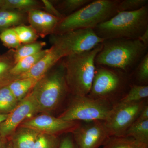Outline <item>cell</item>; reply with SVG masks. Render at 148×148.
Returning <instances> with one entry per match:
<instances>
[{"mask_svg":"<svg viewBox=\"0 0 148 148\" xmlns=\"http://www.w3.org/2000/svg\"><path fill=\"white\" fill-rule=\"evenodd\" d=\"M95 58L96 66H105L130 74L145 56L148 47L139 39L104 40Z\"/></svg>","mask_w":148,"mask_h":148,"instance_id":"6da1fadb","label":"cell"},{"mask_svg":"<svg viewBox=\"0 0 148 148\" xmlns=\"http://www.w3.org/2000/svg\"><path fill=\"white\" fill-rule=\"evenodd\" d=\"M30 92L38 113L49 114L58 108L70 93L62 58L38 80Z\"/></svg>","mask_w":148,"mask_h":148,"instance_id":"7a4b0ae2","label":"cell"},{"mask_svg":"<svg viewBox=\"0 0 148 148\" xmlns=\"http://www.w3.org/2000/svg\"><path fill=\"white\" fill-rule=\"evenodd\" d=\"M148 29V5L135 11L118 12L93 29L104 40L138 39Z\"/></svg>","mask_w":148,"mask_h":148,"instance_id":"3957f363","label":"cell"},{"mask_svg":"<svg viewBox=\"0 0 148 148\" xmlns=\"http://www.w3.org/2000/svg\"><path fill=\"white\" fill-rule=\"evenodd\" d=\"M102 47L101 44L91 50L62 58L66 82L72 95H88L95 76V57Z\"/></svg>","mask_w":148,"mask_h":148,"instance_id":"277c9868","label":"cell"},{"mask_svg":"<svg viewBox=\"0 0 148 148\" xmlns=\"http://www.w3.org/2000/svg\"><path fill=\"white\" fill-rule=\"evenodd\" d=\"M120 0H95L58 22L53 34H61L79 29H94L118 12Z\"/></svg>","mask_w":148,"mask_h":148,"instance_id":"5b68a950","label":"cell"},{"mask_svg":"<svg viewBox=\"0 0 148 148\" xmlns=\"http://www.w3.org/2000/svg\"><path fill=\"white\" fill-rule=\"evenodd\" d=\"M131 81L130 74L118 69L96 66L95 76L88 95L114 104L112 101L123 97V93L129 90Z\"/></svg>","mask_w":148,"mask_h":148,"instance_id":"8992f818","label":"cell"},{"mask_svg":"<svg viewBox=\"0 0 148 148\" xmlns=\"http://www.w3.org/2000/svg\"><path fill=\"white\" fill-rule=\"evenodd\" d=\"M113 105L106 100L88 95H72L69 106L58 117L70 121H105Z\"/></svg>","mask_w":148,"mask_h":148,"instance_id":"52a82bcc","label":"cell"},{"mask_svg":"<svg viewBox=\"0 0 148 148\" xmlns=\"http://www.w3.org/2000/svg\"><path fill=\"white\" fill-rule=\"evenodd\" d=\"M51 43L63 58L93 49L104 40L99 38L92 29H79L61 34H52Z\"/></svg>","mask_w":148,"mask_h":148,"instance_id":"ba28073f","label":"cell"},{"mask_svg":"<svg viewBox=\"0 0 148 148\" xmlns=\"http://www.w3.org/2000/svg\"><path fill=\"white\" fill-rule=\"evenodd\" d=\"M145 100L130 103L114 104L105 122L110 136L124 135L147 105Z\"/></svg>","mask_w":148,"mask_h":148,"instance_id":"9c48e42d","label":"cell"},{"mask_svg":"<svg viewBox=\"0 0 148 148\" xmlns=\"http://www.w3.org/2000/svg\"><path fill=\"white\" fill-rule=\"evenodd\" d=\"M78 148H99L110 136L103 121L80 122L71 132Z\"/></svg>","mask_w":148,"mask_h":148,"instance_id":"30bf717a","label":"cell"},{"mask_svg":"<svg viewBox=\"0 0 148 148\" xmlns=\"http://www.w3.org/2000/svg\"><path fill=\"white\" fill-rule=\"evenodd\" d=\"M79 121H70L47 114L34 116L24 120L19 126L29 127L40 133L58 136L63 133L71 132Z\"/></svg>","mask_w":148,"mask_h":148,"instance_id":"8fae6325","label":"cell"},{"mask_svg":"<svg viewBox=\"0 0 148 148\" xmlns=\"http://www.w3.org/2000/svg\"><path fill=\"white\" fill-rule=\"evenodd\" d=\"M38 113L36 105L29 92L8 114L6 119L0 123V135L8 138L25 120Z\"/></svg>","mask_w":148,"mask_h":148,"instance_id":"7c38bea8","label":"cell"},{"mask_svg":"<svg viewBox=\"0 0 148 148\" xmlns=\"http://www.w3.org/2000/svg\"><path fill=\"white\" fill-rule=\"evenodd\" d=\"M28 21L38 36L44 38L53 34L61 19L45 11L34 10L27 13Z\"/></svg>","mask_w":148,"mask_h":148,"instance_id":"4fadbf2b","label":"cell"},{"mask_svg":"<svg viewBox=\"0 0 148 148\" xmlns=\"http://www.w3.org/2000/svg\"><path fill=\"white\" fill-rule=\"evenodd\" d=\"M63 58L57 49L51 46L48 52L33 68L27 73L19 76L16 79L30 78L39 79Z\"/></svg>","mask_w":148,"mask_h":148,"instance_id":"5bb4252c","label":"cell"},{"mask_svg":"<svg viewBox=\"0 0 148 148\" xmlns=\"http://www.w3.org/2000/svg\"><path fill=\"white\" fill-rule=\"evenodd\" d=\"M39 134L34 130L19 126L8 139L13 148H33Z\"/></svg>","mask_w":148,"mask_h":148,"instance_id":"9a60e30c","label":"cell"},{"mask_svg":"<svg viewBox=\"0 0 148 148\" xmlns=\"http://www.w3.org/2000/svg\"><path fill=\"white\" fill-rule=\"evenodd\" d=\"M14 50L11 49L0 54V88L8 86L17 79L11 73L12 69L15 64L14 57Z\"/></svg>","mask_w":148,"mask_h":148,"instance_id":"2e32d148","label":"cell"},{"mask_svg":"<svg viewBox=\"0 0 148 148\" xmlns=\"http://www.w3.org/2000/svg\"><path fill=\"white\" fill-rule=\"evenodd\" d=\"M27 13L12 10L0 9V33L6 29L24 25Z\"/></svg>","mask_w":148,"mask_h":148,"instance_id":"e0dca14e","label":"cell"},{"mask_svg":"<svg viewBox=\"0 0 148 148\" xmlns=\"http://www.w3.org/2000/svg\"><path fill=\"white\" fill-rule=\"evenodd\" d=\"M39 79H17L8 86L16 100L20 102L31 92Z\"/></svg>","mask_w":148,"mask_h":148,"instance_id":"ac0fdd59","label":"cell"},{"mask_svg":"<svg viewBox=\"0 0 148 148\" xmlns=\"http://www.w3.org/2000/svg\"><path fill=\"white\" fill-rule=\"evenodd\" d=\"M48 49H42L36 54L27 56L16 62L11 70V73L18 77L27 73L37 64L48 52Z\"/></svg>","mask_w":148,"mask_h":148,"instance_id":"d6986e66","label":"cell"},{"mask_svg":"<svg viewBox=\"0 0 148 148\" xmlns=\"http://www.w3.org/2000/svg\"><path fill=\"white\" fill-rule=\"evenodd\" d=\"M103 148H148L134 138L126 135L109 136L103 145Z\"/></svg>","mask_w":148,"mask_h":148,"instance_id":"ffe728a7","label":"cell"},{"mask_svg":"<svg viewBox=\"0 0 148 148\" xmlns=\"http://www.w3.org/2000/svg\"><path fill=\"white\" fill-rule=\"evenodd\" d=\"M124 135L132 137L138 143L148 147V120L135 121L127 129Z\"/></svg>","mask_w":148,"mask_h":148,"instance_id":"44dd1931","label":"cell"},{"mask_svg":"<svg viewBox=\"0 0 148 148\" xmlns=\"http://www.w3.org/2000/svg\"><path fill=\"white\" fill-rule=\"evenodd\" d=\"M148 97V85H140L132 83L129 90L118 102L130 103L145 100Z\"/></svg>","mask_w":148,"mask_h":148,"instance_id":"7402d4cb","label":"cell"},{"mask_svg":"<svg viewBox=\"0 0 148 148\" xmlns=\"http://www.w3.org/2000/svg\"><path fill=\"white\" fill-rule=\"evenodd\" d=\"M40 3L35 0H5L2 8L28 13L30 11L39 9Z\"/></svg>","mask_w":148,"mask_h":148,"instance_id":"603a6c76","label":"cell"},{"mask_svg":"<svg viewBox=\"0 0 148 148\" xmlns=\"http://www.w3.org/2000/svg\"><path fill=\"white\" fill-rule=\"evenodd\" d=\"M18 103L8 86L0 88V114H9Z\"/></svg>","mask_w":148,"mask_h":148,"instance_id":"cb8c5ba5","label":"cell"},{"mask_svg":"<svg viewBox=\"0 0 148 148\" xmlns=\"http://www.w3.org/2000/svg\"><path fill=\"white\" fill-rule=\"evenodd\" d=\"M46 44L44 42H35L21 45L14 49V57L15 64L18 61L27 56L34 55L42 50Z\"/></svg>","mask_w":148,"mask_h":148,"instance_id":"d4e9b609","label":"cell"},{"mask_svg":"<svg viewBox=\"0 0 148 148\" xmlns=\"http://www.w3.org/2000/svg\"><path fill=\"white\" fill-rule=\"evenodd\" d=\"M92 0H64L61 1L56 8L64 16H68L91 2Z\"/></svg>","mask_w":148,"mask_h":148,"instance_id":"484cf974","label":"cell"},{"mask_svg":"<svg viewBox=\"0 0 148 148\" xmlns=\"http://www.w3.org/2000/svg\"><path fill=\"white\" fill-rule=\"evenodd\" d=\"M13 28L21 44L35 42L38 38V36L30 26L24 24Z\"/></svg>","mask_w":148,"mask_h":148,"instance_id":"4316f807","label":"cell"},{"mask_svg":"<svg viewBox=\"0 0 148 148\" xmlns=\"http://www.w3.org/2000/svg\"><path fill=\"white\" fill-rule=\"evenodd\" d=\"M134 70L135 79L137 82L135 84L148 85V53L145 56Z\"/></svg>","mask_w":148,"mask_h":148,"instance_id":"83f0119b","label":"cell"},{"mask_svg":"<svg viewBox=\"0 0 148 148\" xmlns=\"http://www.w3.org/2000/svg\"><path fill=\"white\" fill-rule=\"evenodd\" d=\"M60 139L56 135L40 133L33 148H59Z\"/></svg>","mask_w":148,"mask_h":148,"instance_id":"f1b7e54d","label":"cell"},{"mask_svg":"<svg viewBox=\"0 0 148 148\" xmlns=\"http://www.w3.org/2000/svg\"><path fill=\"white\" fill-rule=\"evenodd\" d=\"M0 40L4 45L10 49H16L21 45L13 28L6 29L0 33Z\"/></svg>","mask_w":148,"mask_h":148,"instance_id":"f546056e","label":"cell"},{"mask_svg":"<svg viewBox=\"0 0 148 148\" xmlns=\"http://www.w3.org/2000/svg\"><path fill=\"white\" fill-rule=\"evenodd\" d=\"M148 5V0H123L120 1L118 12L135 11Z\"/></svg>","mask_w":148,"mask_h":148,"instance_id":"4dcf8cb0","label":"cell"},{"mask_svg":"<svg viewBox=\"0 0 148 148\" xmlns=\"http://www.w3.org/2000/svg\"><path fill=\"white\" fill-rule=\"evenodd\" d=\"M41 3L47 13L61 19L64 18V16L60 13L51 2L48 0H42Z\"/></svg>","mask_w":148,"mask_h":148,"instance_id":"1f68e13d","label":"cell"},{"mask_svg":"<svg viewBox=\"0 0 148 148\" xmlns=\"http://www.w3.org/2000/svg\"><path fill=\"white\" fill-rule=\"evenodd\" d=\"M59 148H78L72 135H67L60 139Z\"/></svg>","mask_w":148,"mask_h":148,"instance_id":"d6a6232c","label":"cell"},{"mask_svg":"<svg viewBox=\"0 0 148 148\" xmlns=\"http://www.w3.org/2000/svg\"><path fill=\"white\" fill-rule=\"evenodd\" d=\"M147 120H148V106L147 104L140 112L135 121L141 122Z\"/></svg>","mask_w":148,"mask_h":148,"instance_id":"836d02e7","label":"cell"},{"mask_svg":"<svg viewBox=\"0 0 148 148\" xmlns=\"http://www.w3.org/2000/svg\"><path fill=\"white\" fill-rule=\"evenodd\" d=\"M138 39L140 40L144 45L148 47V29L140 36Z\"/></svg>","mask_w":148,"mask_h":148,"instance_id":"e575fe53","label":"cell"},{"mask_svg":"<svg viewBox=\"0 0 148 148\" xmlns=\"http://www.w3.org/2000/svg\"><path fill=\"white\" fill-rule=\"evenodd\" d=\"M8 142V138H3L0 135V148H7Z\"/></svg>","mask_w":148,"mask_h":148,"instance_id":"d590c367","label":"cell"},{"mask_svg":"<svg viewBox=\"0 0 148 148\" xmlns=\"http://www.w3.org/2000/svg\"><path fill=\"white\" fill-rule=\"evenodd\" d=\"M8 114H0V123H2L3 121H4L7 117Z\"/></svg>","mask_w":148,"mask_h":148,"instance_id":"8d00e7d4","label":"cell"},{"mask_svg":"<svg viewBox=\"0 0 148 148\" xmlns=\"http://www.w3.org/2000/svg\"><path fill=\"white\" fill-rule=\"evenodd\" d=\"M4 2L5 0H0V9L2 8Z\"/></svg>","mask_w":148,"mask_h":148,"instance_id":"74e56055","label":"cell"},{"mask_svg":"<svg viewBox=\"0 0 148 148\" xmlns=\"http://www.w3.org/2000/svg\"><path fill=\"white\" fill-rule=\"evenodd\" d=\"M8 140V145L7 148H13V147H12V145L11 144L9 140Z\"/></svg>","mask_w":148,"mask_h":148,"instance_id":"f35d334b","label":"cell"},{"mask_svg":"<svg viewBox=\"0 0 148 148\" xmlns=\"http://www.w3.org/2000/svg\"></svg>","mask_w":148,"mask_h":148,"instance_id":"ab89813d","label":"cell"},{"mask_svg":"<svg viewBox=\"0 0 148 148\" xmlns=\"http://www.w3.org/2000/svg\"></svg>","mask_w":148,"mask_h":148,"instance_id":"60d3db41","label":"cell"}]
</instances>
